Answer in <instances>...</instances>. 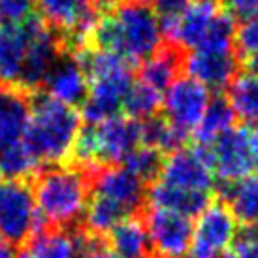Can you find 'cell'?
Segmentation results:
<instances>
[{
  "label": "cell",
  "mask_w": 258,
  "mask_h": 258,
  "mask_svg": "<svg viewBox=\"0 0 258 258\" xmlns=\"http://www.w3.org/2000/svg\"><path fill=\"white\" fill-rule=\"evenodd\" d=\"M162 29L147 4L117 2L96 23V49L109 51L132 62H144L162 47Z\"/></svg>",
  "instance_id": "6da1fadb"
},
{
  "label": "cell",
  "mask_w": 258,
  "mask_h": 258,
  "mask_svg": "<svg viewBox=\"0 0 258 258\" xmlns=\"http://www.w3.org/2000/svg\"><path fill=\"white\" fill-rule=\"evenodd\" d=\"M81 132V117L74 108L49 94H34L25 144L40 164L64 166Z\"/></svg>",
  "instance_id": "7a4b0ae2"
},
{
  "label": "cell",
  "mask_w": 258,
  "mask_h": 258,
  "mask_svg": "<svg viewBox=\"0 0 258 258\" xmlns=\"http://www.w3.org/2000/svg\"><path fill=\"white\" fill-rule=\"evenodd\" d=\"M91 179L81 168L55 166L38 175L34 183V204L38 217L47 226L64 228L85 213Z\"/></svg>",
  "instance_id": "3957f363"
},
{
  "label": "cell",
  "mask_w": 258,
  "mask_h": 258,
  "mask_svg": "<svg viewBox=\"0 0 258 258\" xmlns=\"http://www.w3.org/2000/svg\"><path fill=\"white\" fill-rule=\"evenodd\" d=\"M215 177L234 183L258 172V126H234L217 142L202 147Z\"/></svg>",
  "instance_id": "277c9868"
},
{
  "label": "cell",
  "mask_w": 258,
  "mask_h": 258,
  "mask_svg": "<svg viewBox=\"0 0 258 258\" xmlns=\"http://www.w3.org/2000/svg\"><path fill=\"white\" fill-rule=\"evenodd\" d=\"M47 21L62 30L58 36L60 49L68 55H78L93 40V32L100 19L98 0H36Z\"/></svg>",
  "instance_id": "5b68a950"
},
{
  "label": "cell",
  "mask_w": 258,
  "mask_h": 258,
  "mask_svg": "<svg viewBox=\"0 0 258 258\" xmlns=\"http://www.w3.org/2000/svg\"><path fill=\"white\" fill-rule=\"evenodd\" d=\"M42 228L29 181L0 177V241L19 245Z\"/></svg>",
  "instance_id": "8992f818"
},
{
  "label": "cell",
  "mask_w": 258,
  "mask_h": 258,
  "mask_svg": "<svg viewBox=\"0 0 258 258\" xmlns=\"http://www.w3.org/2000/svg\"><path fill=\"white\" fill-rule=\"evenodd\" d=\"M93 136L94 160L98 168L122 166L132 151L142 145V122L115 115L100 124H89Z\"/></svg>",
  "instance_id": "52a82bcc"
},
{
  "label": "cell",
  "mask_w": 258,
  "mask_h": 258,
  "mask_svg": "<svg viewBox=\"0 0 258 258\" xmlns=\"http://www.w3.org/2000/svg\"><path fill=\"white\" fill-rule=\"evenodd\" d=\"M158 181L188 192L211 194L215 186V173L202 147L173 151L162 160Z\"/></svg>",
  "instance_id": "ba28073f"
},
{
  "label": "cell",
  "mask_w": 258,
  "mask_h": 258,
  "mask_svg": "<svg viewBox=\"0 0 258 258\" xmlns=\"http://www.w3.org/2000/svg\"><path fill=\"white\" fill-rule=\"evenodd\" d=\"M237 237V221L224 204H209L192 224V252L204 258L226 254Z\"/></svg>",
  "instance_id": "9c48e42d"
},
{
  "label": "cell",
  "mask_w": 258,
  "mask_h": 258,
  "mask_svg": "<svg viewBox=\"0 0 258 258\" xmlns=\"http://www.w3.org/2000/svg\"><path fill=\"white\" fill-rule=\"evenodd\" d=\"M58 53H60L58 38L43 23L42 17H38L34 14L30 19L29 49H27V57H25V64H23L17 89L30 93L40 85H43L51 68L58 60Z\"/></svg>",
  "instance_id": "30bf717a"
},
{
  "label": "cell",
  "mask_w": 258,
  "mask_h": 258,
  "mask_svg": "<svg viewBox=\"0 0 258 258\" xmlns=\"http://www.w3.org/2000/svg\"><path fill=\"white\" fill-rule=\"evenodd\" d=\"M151 252L157 258H183L192 247V221L183 215L149 208L145 215Z\"/></svg>",
  "instance_id": "8fae6325"
},
{
  "label": "cell",
  "mask_w": 258,
  "mask_h": 258,
  "mask_svg": "<svg viewBox=\"0 0 258 258\" xmlns=\"http://www.w3.org/2000/svg\"><path fill=\"white\" fill-rule=\"evenodd\" d=\"M211 102V94L204 85L190 78H177L162 94L166 119L188 134L202 121Z\"/></svg>",
  "instance_id": "7c38bea8"
},
{
  "label": "cell",
  "mask_w": 258,
  "mask_h": 258,
  "mask_svg": "<svg viewBox=\"0 0 258 258\" xmlns=\"http://www.w3.org/2000/svg\"><path fill=\"white\" fill-rule=\"evenodd\" d=\"M132 66L89 81V93L83 102V117L89 124H100L117 115L132 85Z\"/></svg>",
  "instance_id": "4fadbf2b"
},
{
  "label": "cell",
  "mask_w": 258,
  "mask_h": 258,
  "mask_svg": "<svg viewBox=\"0 0 258 258\" xmlns=\"http://www.w3.org/2000/svg\"><path fill=\"white\" fill-rule=\"evenodd\" d=\"M89 177L94 194L119 204L130 215L145 200V183L124 166H104Z\"/></svg>",
  "instance_id": "5bb4252c"
},
{
  "label": "cell",
  "mask_w": 258,
  "mask_h": 258,
  "mask_svg": "<svg viewBox=\"0 0 258 258\" xmlns=\"http://www.w3.org/2000/svg\"><path fill=\"white\" fill-rule=\"evenodd\" d=\"M183 70L186 78L198 81L208 91L226 89L237 70L234 51L194 49L183 57Z\"/></svg>",
  "instance_id": "9a60e30c"
},
{
  "label": "cell",
  "mask_w": 258,
  "mask_h": 258,
  "mask_svg": "<svg viewBox=\"0 0 258 258\" xmlns=\"http://www.w3.org/2000/svg\"><path fill=\"white\" fill-rule=\"evenodd\" d=\"M221 10V0H190L186 12L173 27L166 30L164 36L170 40V45L181 51L196 49Z\"/></svg>",
  "instance_id": "2e32d148"
},
{
  "label": "cell",
  "mask_w": 258,
  "mask_h": 258,
  "mask_svg": "<svg viewBox=\"0 0 258 258\" xmlns=\"http://www.w3.org/2000/svg\"><path fill=\"white\" fill-rule=\"evenodd\" d=\"M30 121V96L17 87L0 85V149L25 142Z\"/></svg>",
  "instance_id": "e0dca14e"
},
{
  "label": "cell",
  "mask_w": 258,
  "mask_h": 258,
  "mask_svg": "<svg viewBox=\"0 0 258 258\" xmlns=\"http://www.w3.org/2000/svg\"><path fill=\"white\" fill-rule=\"evenodd\" d=\"M45 87L51 98L74 108L85 102L89 93V79L79 64L78 57L68 55L64 58H58L51 68L49 76L45 79Z\"/></svg>",
  "instance_id": "ac0fdd59"
},
{
  "label": "cell",
  "mask_w": 258,
  "mask_h": 258,
  "mask_svg": "<svg viewBox=\"0 0 258 258\" xmlns=\"http://www.w3.org/2000/svg\"><path fill=\"white\" fill-rule=\"evenodd\" d=\"M30 19L19 27H0V85L17 87L19 83L29 49Z\"/></svg>",
  "instance_id": "d6986e66"
},
{
  "label": "cell",
  "mask_w": 258,
  "mask_h": 258,
  "mask_svg": "<svg viewBox=\"0 0 258 258\" xmlns=\"http://www.w3.org/2000/svg\"><path fill=\"white\" fill-rule=\"evenodd\" d=\"M145 200L153 209H164L186 219L198 217L211 204V194L188 192L175 186H170L162 181L155 179L153 185L145 190Z\"/></svg>",
  "instance_id": "ffe728a7"
},
{
  "label": "cell",
  "mask_w": 258,
  "mask_h": 258,
  "mask_svg": "<svg viewBox=\"0 0 258 258\" xmlns=\"http://www.w3.org/2000/svg\"><path fill=\"white\" fill-rule=\"evenodd\" d=\"M183 70V51L173 45H162L145 58L140 68V81L162 94Z\"/></svg>",
  "instance_id": "44dd1931"
},
{
  "label": "cell",
  "mask_w": 258,
  "mask_h": 258,
  "mask_svg": "<svg viewBox=\"0 0 258 258\" xmlns=\"http://www.w3.org/2000/svg\"><path fill=\"white\" fill-rule=\"evenodd\" d=\"M224 206L230 209L237 222L247 228L258 226V175H249L234 183H226L222 188Z\"/></svg>",
  "instance_id": "7402d4cb"
},
{
  "label": "cell",
  "mask_w": 258,
  "mask_h": 258,
  "mask_svg": "<svg viewBox=\"0 0 258 258\" xmlns=\"http://www.w3.org/2000/svg\"><path fill=\"white\" fill-rule=\"evenodd\" d=\"M226 102L236 119L249 126L258 124V72L243 70L234 76L226 87Z\"/></svg>",
  "instance_id": "603a6c76"
},
{
  "label": "cell",
  "mask_w": 258,
  "mask_h": 258,
  "mask_svg": "<svg viewBox=\"0 0 258 258\" xmlns=\"http://www.w3.org/2000/svg\"><path fill=\"white\" fill-rule=\"evenodd\" d=\"M111 251L119 258H151V243L145 222L126 217L109 232Z\"/></svg>",
  "instance_id": "cb8c5ba5"
},
{
  "label": "cell",
  "mask_w": 258,
  "mask_h": 258,
  "mask_svg": "<svg viewBox=\"0 0 258 258\" xmlns=\"http://www.w3.org/2000/svg\"><path fill=\"white\" fill-rule=\"evenodd\" d=\"M29 254L32 258H79L78 232L43 226L30 237Z\"/></svg>",
  "instance_id": "d4e9b609"
},
{
  "label": "cell",
  "mask_w": 258,
  "mask_h": 258,
  "mask_svg": "<svg viewBox=\"0 0 258 258\" xmlns=\"http://www.w3.org/2000/svg\"><path fill=\"white\" fill-rule=\"evenodd\" d=\"M234 121H236V115L228 106L226 98H213L209 102L202 121L198 122V126L192 130L198 147H208L217 142L228 130L234 128Z\"/></svg>",
  "instance_id": "484cf974"
},
{
  "label": "cell",
  "mask_w": 258,
  "mask_h": 258,
  "mask_svg": "<svg viewBox=\"0 0 258 258\" xmlns=\"http://www.w3.org/2000/svg\"><path fill=\"white\" fill-rule=\"evenodd\" d=\"M83 215H85V232L96 237L109 234L119 222L124 221L126 217H132L119 204H115L104 196H98V194H93Z\"/></svg>",
  "instance_id": "4316f807"
},
{
  "label": "cell",
  "mask_w": 258,
  "mask_h": 258,
  "mask_svg": "<svg viewBox=\"0 0 258 258\" xmlns=\"http://www.w3.org/2000/svg\"><path fill=\"white\" fill-rule=\"evenodd\" d=\"M186 140V132L177 128L166 117H153L142 122V145L162 153H173L183 147Z\"/></svg>",
  "instance_id": "83f0119b"
},
{
  "label": "cell",
  "mask_w": 258,
  "mask_h": 258,
  "mask_svg": "<svg viewBox=\"0 0 258 258\" xmlns=\"http://www.w3.org/2000/svg\"><path fill=\"white\" fill-rule=\"evenodd\" d=\"M38 162L27 144L10 145L0 149V177L14 181H29L38 172Z\"/></svg>",
  "instance_id": "f1b7e54d"
},
{
  "label": "cell",
  "mask_w": 258,
  "mask_h": 258,
  "mask_svg": "<svg viewBox=\"0 0 258 258\" xmlns=\"http://www.w3.org/2000/svg\"><path fill=\"white\" fill-rule=\"evenodd\" d=\"M122 108L126 111V117L134 121H149L162 108V94L142 81H136L130 85L122 100Z\"/></svg>",
  "instance_id": "f546056e"
},
{
  "label": "cell",
  "mask_w": 258,
  "mask_h": 258,
  "mask_svg": "<svg viewBox=\"0 0 258 258\" xmlns=\"http://www.w3.org/2000/svg\"><path fill=\"white\" fill-rule=\"evenodd\" d=\"M162 155L158 151L151 149L147 145H140L136 151H132L128 155V158L122 162L124 168H128L130 172L138 175L140 179L149 181L158 177V172H160V166H162Z\"/></svg>",
  "instance_id": "4dcf8cb0"
},
{
  "label": "cell",
  "mask_w": 258,
  "mask_h": 258,
  "mask_svg": "<svg viewBox=\"0 0 258 258\" xmlns=\"http://www.w3.org/2000/svg\"><path fill=\"white\" fill-rule=\"evenodd\" d=\"M32 15V0H0V27H19Z\"/></svg>",
  "instance_id": "1f68e13d"
},
{
  "label": "cell",
  "mask_w": 258,
  "mask_h": 258,
  "mask_svg": "<svg viewBox=\"0 0 258 258\" xmlns=\"http://www.w3.org/2000/svg\"><path fill=\"white\" fill-rule=\"evenodd\" d=\"M190 0H153V14L157 15L162 34L179 21V17L186 12Z\"/></svg>",
  "instance_id": "d6a6232c"
},
{
  "label": "cell",
  "mask_w": 258,
  "mask_h": 258,
  "mask_svg": "<svg viewBox=\"0 0 258 258\" xmlns=\"http://www.w3.org/2000/svg\"><path fill=\"white\" fill-rule=\"evenodd\" d=\"M221 6L232 19L241 23L258 19V0H221Z\"/></svg>",
  "instance_id": "836d02e7"
},
{
  "label": "cell",
  "mask_w": 258,
  "mask_h": 258,
  "mask_svg": "<svg viewBox=\"0 0 258 258\" xmlns=\"http://www.w3.org/2000/svg\"><path fill=\"white\" fill-rule=\"evenodd\" d=\"M234 256L236 258H258V230L247 228L234 241Z\"/></svg>",
  "instance_id": "e575fe53"
},
{
  "label": "cell",
  "mask_w": 258,
  "mask_h": 258,
  "mask_svg": "<svg viewBox=\"0 0 258 258\" xmlns=\"http://www.w3.org/2000/svg\"><path fill=\"white\" fill-rule=\"evenodd\" d=\"M83 258H119V256L109 249L108 245H104V241H102L100 237H96L93 241V245L83 254Z\"/></svg>",
  "instance_id": "d590c367"
},
{
  "label": "cell",
  "mask_w": 258,
  "mask_h": 258,
  "mask_svg": "<svg viewBox=\"0 0 258 258\" xmlns=\"http://www.w3.org/2000/svg\"><path fill=\"white\" fill-rule=\"evenodd\" d=\"M117 2H134V4H147V2H153V0H98V6L100 10H108Z\"/></svg>",
  "instance_id": "8d00e7d4"
},
{
  "label": "cell",
  "mask_w": 258,
  "mask_h": 258,
  "mask_svg": "<svg viewBox=\"0 0 258 258\" xmlns=\"http://www.w3.org/2000/svg\"><path fill=\"white\" fill-rule=\"evenodd\" d=\"M0 258H15V251L12 249V245L0 241Z\"/></svg>",
  "instance_id": "74e56055"
},
{
  "label": "cell",
  "mask_w": 258,
  "mask_h": 258,
  "mask_svg": "<svg viewBox=\"0 0 258 258\" xmlns=\"http://www.w3.org/2000/svg\"><path fill=\"white\" fill-rule=\"evenodd\" d=\"M222 258H236V256H234V252H226V254H222Z\"/></svg>",
  "instance_id": "f35d334b"
},
{
  "label": "cell",
  "mask_w": 258,
  "mask_h": 258,
  "mask_svg": "<svg viewBox=\"0 0 258 258\" xmlns=\"http://www.w3.org/2000/svg\"><path fill=\"white\" fill-rule=\"evenodd\" d=\"M19 258H32V256H30L29 252H23V254H21V256H19Z\"/></svg>",
  "instance_id": "ab89813d"
}]
</instances>
